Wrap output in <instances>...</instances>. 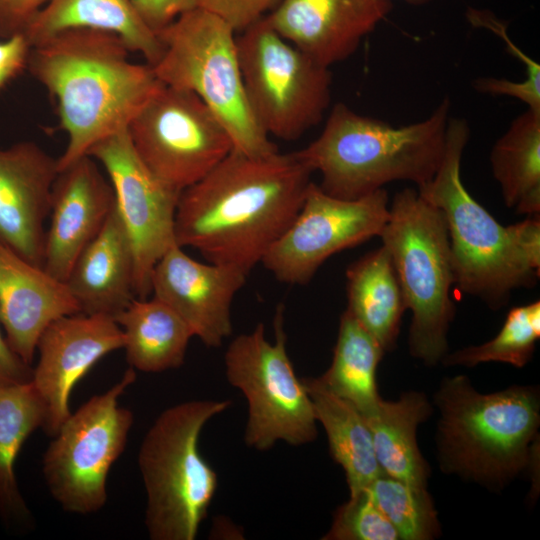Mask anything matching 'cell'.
I'll list each match as a JSON object with an SVG mask.
<instances>
[{
  "instance_id": "cell-1",
  "label": "cell",
  "mask_w": 540,
  "mask_h": 540,
  "mask_svg": "<svg viewBox=\"0 0 540 540\" xmlns=\"http://www.w3.org/2000/svg\"><path fill=\"white\" fill-rule=\"evenodd\" d=\"M312 174L295 152L250 156L233 149L181 191L177 245L249 274L297 216Z\"/></svg>"
},
{
  "instance_id": "cell-2",
  "label": "cell",
  "mask_w": 540,
  "mask_h": 540,
  "mask_svg": "<svg viewBox=\"0 0 540 540\" xmlns=\"http://www.w3.org/2000/svg\"><path fill=\"white\" fill-rule=\"evenodd\" d=\"M130 52L118 35L88 28L67 29L31 47L27 69L54 99L68 137L59 171L127 128L163 84L151 65L131 62Z\"/></svg>"
},
{
  "instance_id": "cell-3",
  "label": "cell",
  "mask_w": 540,
  "mask_h": 540,
  "mask_svg": "<svg viewBox=\"0 0 540 540\" xmlns=\"http://www.w3.org/2000/svg\"><path fill=\"white\" fill-rule=\"evenodd\" d=\"M469 137L467 121L450 117L441 163L417 190L445 216L454 284L498 310L513 291L539 280L540 219L528 216L504 226L469 194L461 179Z\"/></svg>"
},
{
  "instance_id": "cell-4",
  "label": "cell",
  "mask_w": 540,
  "mask_h": 540,
  "mask_svg": "<svg viewBox=\"0 0 540 540\" xmlns=\"http://www.w3.org/2000/svg\"><path fill=\"white\" fill-rule=\"evenodd\" d=\"M450 110L445 97L425 119L395 127L339 102L320 135L295 154L321 174L319 187L336 198L357 199L394 181L419 187L441 163Z\"/></svg>"
},
{
  "instance_id": "cell-5",
  "label": "cell",
  "mask_w": 540,
  "mask_h": 540,
  "mask_svg": "<svg viewBox=\"0 0 540 540\" xmlns=\"http://www.w3.org/2000/svg\"><path fill=\"white\" fill-rule=\"evenodd\" d=\"M434 403L443 473L496 492L535 464L540 425L535 386L513 385L484 394L465 375H455L442 380Z\"/></svg>"
},
{
  "instance_id": "cell-6",
  "label": "cell",
  "mask_w": 540,
  "mask_h": 540,
  "mask_svg": "<svg viewBox=\"0 0 540 540\" xmlns=\"http://www.w3.org/2000/svg\"><path fill=\"white\" fill-rule=\"evenodd\" d=\"M230 400H190L165 409L146 432L138 467L146 492L145 526L151 540H194L218 487L199 442L206 424Z\"/></svg>"
},
{
  "instance_id": "cell-7",
  "label": "cell",
  "mask_w": 540,
  "mask_h": 540,
  "mask_svg": "<svg viewBox=\"0 0 540 540\" xmlns=\"http://www.w3.org/2000/svg\"><path fill=\"white\" fill-rule=\"evenodd\" d=\"M395 267L407 309L412 312L410 354L435 366L448 353L455 316L454 273L443 212L415 188L397 192L380 236Z\"/></svg>"
},
{
  "instance_id": "cell-8",
  "label": "cell",
  "mask_w": 540,
  "mask_h": 540,
  "mask_svg": "<svg viewBox=\"0 0 540 540\" xmlns=\"http://www.w3.org/2000/svg\"><path fill=\"white\" fill-rule=\"evenodd\" d=\"M235 33L220 17L195 8L156 33L163 50L152 67L163 84L196 94L224 125L235 150L268 155L278 148L250 109Z\"/></svg>"
},
{
  "instance_id": "cell-9",
  "label": "cell",
  "mask_w": 540,
  "mask_h": 540,
  "mask_svg": "<svg viewBox=\"0 0 540 540\" xmlns=\"http://www.w3.org/2000/svg\"><path fill=\"white\" fill-rule=\"evenodd\" d=\"M225 375L248 405L245 444L259 451L283 441L301 446L317 437V420L310 396L287 352L284 307L274 316V341L266 338L263 323L236 336L225 355Z\"/></svg>"
},
{
  "instance_id": "cell-10",
  "label": "cell",
  "mask_w": 540,
  "mask_h": 540,
  "mask_svg": "<svg viewBox=\"0 0 540 540\" xmlns=\"http://www.w3.org/2000/svg\"><path fill=\"white\" fill-rule=\"evenodd\" d=\"M243 85L261 128L285 141L301 137L323 118L332 75L283 38L267 15L236 37Z\"/></svg>"
},
{
  "instance_id": "cell-11",
  "label": "cell",
  "mask_w": 540,
  "mask_h": 540,
  "mask_svg": "<svg viewBox=\"0 0 540 540\" xmlns=\"http://www.w3.org/2000/svg\"><path fill=\"white\" fill-rule=\"evenodd\" d=\"M129 368L110 389L71 413L48 445L42 462L45 483L61 508L74 514L99 511L107 501V478L125 450L134 415L119 398L136 380Z\"/></svg>"
},
{
  "instance_id": "cell-12",
  "label": "cell",
  "mask_w": 540,
  "mask_h": 540,
  "mask_svg": "<svg viewBox=\"0 0 540 540\" xmlns=\"http://www.w3.org/2000/svg\"><path fill=\"white\" fill-rule=\"evenodd\" d=\"M128 133L144 164L180 192L234 149L224 125L196 94L165 84L134 116Z\"/></svg>"
},
{
  "instance_id": "cell-13",
  "label": "cell",
  "mask_w": 540,
  "mask_h": 540,
  "mask_svg": "<svg viewBox=\"0 0 540 540\" xmlns=\"http://www.w3.org/2000/svg\"><path fill=\"white\" fill-rule=\"evenodd\" d=\"M388 218L384 188L341 199L312 182L297 216L261 263L278 281L305 285L332 255L380 236Z\"/></svg>"
},
{
  "instance_id": "cell-14",
  "label": "cell",
  "mask_w": 540,
  "mask_h": 540,
  "mask_svg": "<svg viewBox=\"0 0 540 540\" xmlns=\"http://www.w3.org/2000/svg\"><path fill=\"white\" fill-rule=\"evenodd\" d=\"M110 180L116 208L134 255V293L151 294V276L158 261L174 246L175 215L180 191L160 180L140 159L128 127L107 136L88 152Z\"/></svg>"
},
{
  "instance_id": "cell-15",
  "label": "cell",
  "mask_w": 540,
  "mask_h": 540,
  "mask_svg": "<svg viewBox=\"0 0 540 540\" xmlns=\"http://www.w3.org/2000/svg\"><path fill=\"white\" fill-rule=\"evenodd\" d=\"M124 335L115 319L77 313L53 321L37 344L31 383L45 408L44 432L54 436L71 414L74 386L105 355L122 349Z\"/></svg>"
},
{
  "instance_id": "cell-16",
  "label": "cell",
  "mask_w": 540,
  "mask_h": 540,
  "mask_svg": "<svg viewBox=\"0 0 540 540\" xmlns=\"http://www.w3.org/2000/svg\"><path fill=\"white\" fill-rule=\"evenodd\" d=\"M248 274L216 263H202L174 246L158 261L151 294L168 305L207 347L216 348L233 333L231 307Z\"/></svg>"
},
{
  "instance_id": "cell-17",
  "label": "cell",
  "mask_w": 540,
  "mask_h": 540,
  "mask_svg": "<svg viewBox=\"0 0 540 540\" xmlns=\"http://www.w3.org/2000/svg\"><path fill=\"white\" fill-rule=\"evenodd\" d=\"M115 206L112 184L93 157L85 155L61 169L53 186L44 270L65 282L76 259L101 231Z\"/></svg>"
},
{
  "instance_id": "cell-18",
  "label": "cell",
  "mask_w": 540,
  "mask_h": 540,
  "mask_svg": "<svg viewBox=\"0 0 540 540\" xmlns=\"http://www.w3.org/2000/svg\"><path fill=\"white\" fill-rule=\"evenodd\" d=\"M57 158L32 141L0 148V242L43 267Z\"/></svg>"
},
{
  "instance_id": "cell-19",
  "label": "cell",
  "mask_w": 540,
  "mask_h": 540,
  "mask_svg": "<svg viewBox=\"0 0 540 540\" xmlns=\"http://www.w3.org/2000/svg\"><path fill=\"white\" fill-rule=\"evenodd\" d=\"M391 8L390 0H283L267 17L283 38L330 67L350 57Z\"/></svg>"
},
{
  "instance_id": "cell-20",
  "label": "cell",
  "mask_w": 540,
  "mask_h": 540,
  "mask_svg": "<svg viewBox=\"0 0 540 540\" xmlns=\"http://www.w3.org/2000/svg\"><path fill=\"white\" fill-rule=\"evenodd\" d=\"M81 313L67 284L0 242V324L13 352L31 365L43 331Z\"/></svg>"
},
{
  "instance_id": "cell-21",
  "label": "cell",
  "mask_w": 540,
  "mask_h": 540,
  "mask_svg": "<svg viewBox=\"0 0 540 540\" xmlns=\"http://www.w3.org/2000/svg\"><path fill=\"white\" fill-rule=\"evenodd\" d=\"M65 283L84 314L114 318L136 298L133 250L116 206L76 259Z\"/></svg>"
},
{
  "instance_id": "cell-22",
  "label": "cell",
  "mask_w": 540,
  "mask_h": 540,
  "mask_svg": "<svg viewBox=\"0 0 540 540\" xmlns=\"http://www.w3.org/2000/svg\"><path fill=\"white\" fill-rule=\"evenodd\" d=\"M73 28L102 30L118 35L131 52L154 66L162 44L137 14L132 0H48L24 31L31 47Z\"/></svg>"
},
{
  "instance_id": "cell-23",
  "label": "cell",
  "mask_w": 540,
  "mask_h": 540,
  "mask_svg": "<svg viewBox=\"0 0 540 540\" xmlns=\"http://www.w3.org/2000/svg\"><path fill=\"white\" fill-rule=\"evenodd\" d=\"M426 395L407 391L398 400L382 398L362 414L372 435L378 463L383 472L418 487H426L429 466L417 443V428L431 415Z\"/></svg>"
},
{
  "instance_id": "cell-24",
  "label": "cell",
  "mask_w": 540,
  "mask_h": 540,
  "mask_svg": "<svg viewBox=\"0 0 540 540\" xmlns=\"http://www.w3.org/2000/svg\"><path fill=\"white\" fill-rule=\"evenodd\" d=\"M346 291V311L385 352L392 351L407 306L391 256L383 245L350 264Z\"/></svg>"
},
{
  "instance_id": "cell-25",
  "label": "cell",
  "mask_w": 540,
  "mask_h": 540,
  "mask_svg": "<svg viewBox=\"0 0 540 540\" xmlns=\"http://www.w3.org/2000/svg\"><path fill=\"white\" fill-rule=\"evenodd\" d=\"M114 319L123 332L122 349L131 368L159 373L183 365L194 336L165 303L155 297L134 298Z\"/></svg>"
},
{
  "instance_id": "cell-26",
  "label": "cell",
  "mask_w": 540,
  "mask_h": 540,
  "mask_svg": "<svg viewBox=\"0 0 540 540\" xmlns=\"http://www.w3.org/2000/svg\"><path fill=\"white\" fill-rule=\"evenodd\" d=\"M302 381L316 420L327 435L330 454L345 472L350 495L365 489L383 471L363 415L350 402L328 390L317 377H304Z\"/></svg>"
},
{
  "instance_id": "cell-27",
  "label": "cell",
  "mask_w": 540,
  "mask_h": 540,
  "mask_svg": "<svg viewBox=\"0 0 540 540\" xmlns=\"http://www.w3.org/2000/svg\"><path fill=\"white\" fill-rule=\"evenodd\" d=\"M493 176L506 207L518 214H540V111L518 115L494 143Z\"/></svg>"
},
{
  "instance_id": "cell-28",
  "label": "cell",
  "mask_w": 540,
  "mask_h": 540,
  "mask_svg": "<svg viewBox=\"0 0 540 540\" xmlns=\"http://www.w3.org/2000/svg\"><path fill=\"white\" fill-rule=\"evenodd\" d=\"M385 351L346 310L342 313L330 367L319 381L332 393L370 412L381 399L377 368Z\"/></svg>"
},
{
  "instance_id": "cell-29",
  "label": "cell",
  "mask_w": 540,
  "mask_h": 540,
  "mask_svg": "<svg viewBox=\"0 0 540 540\" xmlns=\"http://www.w3.org/2000/svg\"><path fill=\"white\" fill-rule=\"evenodd\" d=\"M45 408L31 381L0 385V510L27 516L15 477V463L27 438L45 422Z\"/></svg>"
},
{
  "instance_id": "cell-30",
  "label": "cell",
  "mask_w": 540,
  "mask_h": 540,
  "mask_svg": "<svg viewBox=\"0 0 540 540\" xmlns=\"http://www.w3.org/2000/svg\"><path fill=\"white\" fill-rule=\"evenodd\" d=\"M540 338V302L510 309L498 334L491 340L446 354L441 362L446 366L475 367L487 362H501L517 368L532 358Z\"/></svg>"
},
{
  "instance_id": "cell-31",
  "label": "cell",
  "mask_w": 540,
  "mask_h": 540,
  "mask_svg": "<svg viewBox=\"0 0 540 540\" xmlns=\"http://www.w3.org/2000/svg\"><path fill=\"white\" fill-rule=\"evenodd\" d=\"M402 540H431L440 535V522L426 487H418L385 472L365 488Z\"/></svg>"
},
{
  "instance_id": "cell-32",
  "label": "cell",
  "mask_w": 540,
  "mask_h": 540,
  "mask_svg": "<svg viewBox=\"0 0 540 540\" xmlns=\"http://www.w3.org/2000/svg\"><path fill=\"white\" fill-rule=\"evenodd\" d=\"M324 540H398L386 516L363 489L337 508Z\"/></svg>"
},
{
  "instance_id": "cell-33",
  "label": "cell",
  "mask_w": 540,
  "mask_h": 540,
  "mask_svg": "<svg viewBox=\"0 0 540 540\" xmlns=\"http://www.w3.org/2000/svg\"><path fill=\"white\" fill-rule=\"evenodd\" d=\"M283 0H200L199 7L224 20L235 32H242Z\"/></svg>"
},
{
  "instance_id": "cell-34",
  "label": "cell",
  "mask_w": 540,
  "mask_h": 540,
  "mask_svg": "<svg viewBox=\"0 0 540 540\" xmlns=\"http://www.w3.org/2000/svg\"><path fill=\"white\" fill-rule=\"evenodd\" d=\"M472 87L481 94L508 96L522 101L528 109L540 111V80L526 77L516 82L505 78L478 77Z\"/></svg>"
},
{
  "instance_id": "cell-35",
  "label": "cell",
  "mask_w": 540,
  "mask_h": 540,
  "mask_svg": "<svg viewBox=\"0 0 540 540\" xmlns=\"http://www.w3.org/2000/svg\"><path fill=\"white\" fill-rule=\"evenodd\" d=\"M200 0H132L144 24L155 34L182 14L199 7Z\"/></svg>"
},
{
  "instance_id": "cell-36",
  "label": "cell",
  "mask_w": 540,
  "mask_h": 540,
  "mask_svg": "<svg viewBox=\"0 0 540 540\" xmlns=\"http://www.w3.org/2000/svg\"><path fill=\"white\" fill-rule=\"evenodd\" d=\"M48 0H0V38L24 33Z\"/></svg>"
},
{
  "instance_id": "cell-37",
  "label": "cell",
  "mask_w": 540,
  "mask_h": 540,
  "mask_svg": "<svg viewBox=\"0 0 540 540\" xmlns=\"http://www.w3.org/2000/svg\"><path fill=\"white\" fill-rule=\"evenodd\" d=\"M31 45L23 33L0 41V90L27 68Z\"/></svg>"
},
{
  "instance_id": "cell-38",
  "label": "cell",
  "mask_w": 540,
  "mask_h": 540,
  "mask_svg": "<svg viewBox=\"0 0 540 540\" xmlns=\"http://www.w3.org/2000/svg\"><path fill=\"white\" fill-rule=\"evenodd\" d=\"M33 368L21 360L10 348L0 330V385L30 382Z\"/></svg>"
},
{
  "instance_id": "cell-39",
  "label": "cell",
  "mask_w": 540,
  "mask_h": 540,
  "mask_svg": "<svg viewBox=\"0 0 540 540\" xmlns=\"http://www.w3.org/2000/svg\"><path fill=\"white\" fill-rule=\"evenodd\" d=\"M406 1L411 3V4H422V3H425L428 0H406Z\"/></svg>"
}]
</instances>
